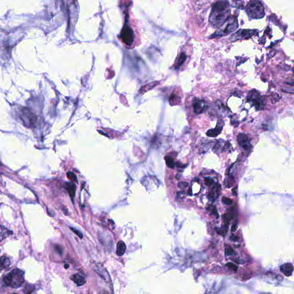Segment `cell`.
I'll return each mask as SVG.
<instances>
[{
	"label": "cell",
	"mask_w": 294,
	"mask_h": 294,
	"mask_svg": "<svg viewBox=\"0 0 294 294\" xmlns=\"http://www.w3.org/2000/svg\"><path fill=\"white\" fill-rule=\"evenodd\" d=\"M66 188L67 190V192L69 194L71 198L74 197L75 192H76V188L74 184L72 183H68L66 186Z\"/></svg>",
	"instance_id": "17"
},
{
	"label": "cell",
	"mask_w": 294,
	"mask_h": 294,
	"mask_svg": "<svg viewBox=\"0 0 294 294\" xmlns=\"http://www.w3.org/2000/svg\"><path fill=\"white\" fill-rule=\"evenodd\" d=\"M227 229L228 228H227V227H224V228H221V229H217V231L218 234H219L220 235L225 236L227 233Z\"/></svg>",
	"instance_id": "23"
},
{
	"label": "cell",
	"mask_w": 294,
	"mask_h": 294,
	"mask_svg": "<svg viewBox=\"0 0 294 294\" xmlns=\"http://www.w3.org/2000/svg\"><path fill=\"white\" fill-rule=\"evenodd\" d=\"M67 177L72 182H78L77 177V175L75 174L74 173H72L71 171H68L67 173Z\"/></svg>",
	"instance_id": "21"
},
{
	"label": "cell",
	"mask_w": 294,
	"mask_h": 294,
	"mask_svg": "<svg viewBox=\"0 0 294 294\" xmlns=\"http://www.w3.org/2000/svg\"><path fill=\"white\" fill-rule=\"evenodd\" d=\"M24 272L20 269H15L4 276L3 282L7 286L17 288L21 286L24 282Z\"/></svg>",
	"instance_id": "2"
},
{
	"label": "cell",
	"mask_w": 294,
	"mask_h": 294,
	"mask_svg": "<svg viewBox=\"0 0 294 294\" xmlns=\"http://www.w3.org/2000/svg\"></svg>",
	"instance_id": "33"
},
{
	"label": "cell",
	"mask_w": 294,
	"mask_h": 294,
	"mask_svg": "<svg viewBox=\"0 0 294 294\" xmlns=\"http://www.w3.org/2000/svg\"><path fill=\"white\" fill-rule=\"evenodd\" d=\"M207 210H208V211L210 212V213H211L212 214H213L216 215V216H217V217H219V216H218V213H217V210H216V208H215L214 206H212V205H209L208 207L207 208Z\"/></svg>",
	"instance_id": "22"
},
{
	"label": "cell",
	"mask_w": 294,
	"mask_h": 294,
	"mask_svg": "<svg viewBox=\"0 0 294 294\" xmlns=\"http://www.w3.org/2000/svg\"><path fill=\"white\" fill-rule=\"evenodd\" d=\"M126 249V247L125 243L122 241H120L117 244V250H116L117 255L119 256H121L125 252Z\"/></svg>",
	"instance_id": "14"
},
{
	"label": "cell",
	"mask_w": 294,
	"mask_h": 294,
	"mask_svg": "<svg viewBox=\"0 0 294 294\" xmlns=\"http://www.w3.org/2000/svg\"><path fill=\"white\" fill-rule=\"evenodd\" d=\"M10 264H11L10 259H9L7 257H6V256H1V264H0V267H1V270L5 268L9 267L10 265Z\"/></svg>",
	"instance_id": "18"
},
{
	"label": "cell",
	"mask_w": 294,
	"mask_h": 294,
	"mask_svg": "<svg viewBox=\"0 0 294 294\" xmlns=\"http://www.w3.org/2000/svg\"><path fill=\"white\" fill-rule=\"evenodd\" d=\"M280 271L287 276H290L292 274L294 268L290 263H287L280 267Z\"/></svg>",
	"instance_id": "12"
},
{
	"label": "cell",
	"mask_w": 294,
	"mask_h": 294,
	"mask_svg": "<svg viewBox=\"0 0 294 294\" xmlns=\"http://www.w3.org/2000/svg\"><path fill=\"white\" fill-rule=\"evenodd\" d=\"M225 253L227 255H231L234 253V251L231 248H226L225 250Z\"/></svg>",
	"instance_id": "28"
},
{
	"label": "cell",
	"mask_w": 294,
	"mask_h": 294,
	"mask_svg": "<svg viewBox=\"0 0 294 294\" xmlns=\"http://www.w3.org/2000/svg\"><path fill=\"white\" fill-rule=\"evenodd\" d=\"M194 111L197 114L204 113L207 110L208 106L206 102L202 100L195 99L193 102Z\"/></svg>",
	"instance_id": "8"
},
{
	"label": "cell",
	"mask_w": 294,
	"mask_h": 294,
	"mask_svg": "<svg viewBox=\"0 0 294 294\" xmlns=\"http://www.w3.org/2000/svg\"><path fill=\"white\" fill-rule=\"evenodd\" d=\"M121 37L122 42L128 46H131L134 43V31L126 23L122 30Z\"/></svg>",
	"instance_id": "6"
},
{
	"label": "cell",
	"mask_w": 294,
	"mask_h": 294,
	"mask_svg": "<svg viewBox=\"0 0 294 294\" xmlns=\"http://www.w3.org/2000/svg\"><path fill=\"white\" fill-rule=\"evenodd\" d=\"M165 159L167 165L171 169H173L175 167V162L173 159L168 156H165Z\"/></svg>",
	"instance_id": "20"
},
{
	"label": "cell",
	"mask_w": 294,
	"mask_h": 294,
	"mask_svg": "<svg viewBox=\"0 0 294 294\" xmlns=\"http://www.w3.org/2000/svg\"><path fill=\"white\" fill-rule=\"evenodd\" d=\"M68 267H69V265H68V264H66V265H64V268H65L66 269H67V268H68Z\"/></svg>",
	"instance_id": "32"
},
{
	"label": "cell",
	"mask_w": 294,
	"mask_h": 294,
	"mask_svg": "<svg viewBox=\"0 0 294 294\" xmlns=\"http://www.w3.org/2000/svg\"><path fill=\"white\" fill-rule=\"evenodd\" d=\"M204 183L207 186H211L214 183V181L211 178H204Z\"/></svg>",
	"instance_id": "26"
},
{
	"label": "cell",
	"mask_w": 294,
	"mask_h": 294,
	"mask_svg": "<svg viewBox=\"0 0 294 294\" xmlns=\"http://www.w3.org/2000/svg\"><path fill=\"white\" fill-rule=\"evenodd\" d=\"M238 27L239 24L237 19L233 16L229 17L225 22V23L220 28H218V29L214 33L210 36V39L227 35L235 31Z\"/></svg>",
	"instance_id": "3"
},
{
	"label": "cell",
	"mask_w": 294,
	"mask_h": 294,
	"mask_svg": "<svg viewBox=\"0 0 294 294\" xmlns=\"http://www.w3.org/2000/svg\"><path fill=\"white\" fill-rule=\"evenodd\" d=\"M178 187L181 189H183L184 190L185 188H187V186H188V183L186 182H184V181H183V182H180L178 183Z\"/></svg>",
	"instance_id": "24"
},
{
	"label": "cell",
	"mask_w": 294,
	"mask_h": 294,
	"mask_svg": "<svg viewBox=\"0 0 294 294\" xmlns=\"http://www.w3.org/2000/svg\"><path fill=\"white\" fill-rule=\"evenodd\" d=\"M247 99L249 102L252 103L257 110L263 109L264 106L263 98L258 91L255 90H251L248 94Z\"/></svg>",
	"instance_id": "5"
},
{
	"label": "cell",
	"mask_w": 294,
	"mask_h": 294,
	"mask_svg": "<svg viewBox=\"0 0 294 294\" xmlns=\"http://www.w3.org/2000/svg\"><path fill=\"white\" fill-rule=\"evenodd\" d=\"M71 229L72 231L76 235H78L80 239H82L83 235L80 231L77 230H76V229H73V228H72V227H71Z\"/></svg>",
	"instance_id": "27"
},
{
	"label": "cell",
	"mask_w": 294,
	"mask_h": 294,
	"mask_svg": "<svg viewBox=\"0 0 294 294\" xmlns=\"http://www.w3.org/2000/svg\"><path fill=\"white\" fill-rule=\"evenodd\" d=\"M226 265H227V267H229V268H230V269H231V270H233V271H237V267H236L235 265L234 264H233L232 263H228V264H226Z\"/></svg>",
	"instance_id": "29"
},
{
	"label": "cell",
	"mask_w": 294,
	"mask_h": 294,
	"mask_svg": "<svg viewBox=\"0 0 294 294\" xmlns=\"http://www.w3.org/2000/svg\"><path fill=\"white\" fill-rule=\"evenodd\" d=\"M237 140L239 146L243 148L244 149L247 150L249 149V148L251 147L250 141L245 134H239L237 136Z\"/></svg>",
	"instance_id": "9"
},
{
	"label": "cell",
	"mask_w": 294,
	"mask_h": 294,
	"mask_svg": "<svg viewBox=\"0 0 294 294\" xmlns=\"http://www.w3.org/2000/svg\"><path fill=\"white\" fill-rule=\"evenodd\" d=\"M248 15L252 19H261L264 16V8L260 1H251L246 7Z\"/></svg>",
	"instance_id": "4"
},
{
	"label": "cell",
	"mask_w": 294,
	"mask_h": 294,
	"mask_svg": "<svg viewBox=\"0 0 294 294\" xmlns=\"http://www.w3.org/2000/svg\"><path fill=\"white\" fill-rule=\"evenodd\" d=\"M222 126H220V125H217L215 128L214 129H212L208 130L207 133H206V134L207 136H208V137H214L217 136L219 134H221V131H222Z\"/></svg>",
	"instance_id": "13"
},
{
	"label": "cell",
	"mask_w": 294,
	"mask_h": 294,
	"mask_svg": "<svg viewBox=\"0 0 294 294\" xmlns=\"http://www.w3.org/2000/svg\"><path fill=\"white\" fill-rule=\"evenodd\" d=\"M220 190L221 186L218 183H216L212 188V191L209 194L208 198L212 201H215L219 196Z\"/></svg>",
	"instance_id": "10"
},
{
	"label": "cell",
	"mask_w": 294,
	"mask_h": 294,
	"mask_svg": "<svg viewBox=\"0 0 294 294\" xmlns=\"http://www.w3.org/2000/svg\"><path fill=\"white\" fill-rule=\"evenodd\" d=\"M71 279L78 286H83V285L85 284V283H86V280H85V278H84L83 276H82V275L78 274H76L72 275V276L71 277Z\"/></svg>",
	"instance_id": "11"
},
{
	"label": "cell",
	"mask_w": 294,
	"mask_h": 294,
	"mask_svg": "<svg viewBox=\"0 0 294 294\" xmlns=\"http://www.w3.org/2000/svg\"><path fill=\"white\" fill-rule=\"evenodd\" d=\"M157 84H158V83L157 82H152L149 83V84H147V85H145V86L142 87V88L140 90V92L143 93V94L144 93H146L147 91L153 89L154 87L157 85Z\"/></svg>",
	"instance_id": "19"
},
{
	"label": "cell",
	"mask_w": 294,
	"mask_h": 294,
	"mask_svg": "<svg viewBox=\"0 0 294 294\" xmlns=\"http://www.w3.org/2000/svg\"><path fill=\"white\" fill-rule=\"evenodd\" d=\"M222 202L224 203V204H227V205H230L233 203V201L231 200V199L229 198H227V197H225V196H224L222 198Z\"/></svg>",
	"instance_id": "25"
},
{
	"label": "cell",
	"mask_w": 294,
	"mask_h": 294,
	"mask_svg": "<svg viewBox=\"0 0 294 294\" xmlns=\"http://www.w3.org/2000/svg\"><path fill=\"white\" fill-rule=\"evenodd\" d=\"M255 31L249 30V29H240L236 32L235 33L232 35L230 38L231 42H235V40L241 39L242 38H248L250 37L255 34Z\"/></svg>",
	"instance_id": "7"
},
{
	"label": "cell",
	"mask_w": 294,
	"mask_h": 294,
	"mask_svg": "<svg viewBox=\"0 0 294 294\" xmlns=\"http://www.w3.org/2000/svg\"><path fill=\"white\" fill-rule=\"evenodd\" d=\"M230 10L227 1H217L213 5L209 16V23L212 27L220 28L229 17Z\"/></svg>",
	"instance_id": "1"
},
{
	"label": "cell",
	"mask_w": 294,
	"mask_h": 294,
	"mask_svg": "<svg viewBox=\"0 0 294 294\" xmlns=\"http://www.w3.org/2000/svg\"><path fill=\"white\" fill-rule=\"evenodd\" d=\"M237 224H234V225L232 226V227H231V231H235V230H236V229H237Z\"/></svg>",
	"instance_id": "31"
},
{
	"label": "cell",
	"mask_w": 294,
	"mask_h": 294,
	"mask_svg": "<svg viewBox=\"0 0 294 294\" xmlns=\"http://www.w3.org/2000/svg\"><path fill=\"white\" fill-rule=\"evenodd\" d=\"M56 250L58 251V252L60 253V254H62V252H63V251H62V249L59 246H56Z\"/></svg>",
	"instance_id": "30"
},
{
	"label": "cell",
	"mask_w": 294,
	"mask_h": 294,
	"mask_svg": "<svg viewBox=\"0 0 294 294\" xmlns=\"http://www.w3.org/2000/svg\"><path fill=\"white\" fill-rule=\"evenodd\" d=\"M181 97L176 92H173L169 97V103L171 105H178L181 102Z\"/></svg>",
	"instance_id": "15"
},
{
	"label": "cell",
	"mask_w": 294,
	"mask_h": 294,
	"mask_svg": "<svg viewBox=\"0 0 294 294\" xmlns=\"http://www.w3.org/2000/svg\"><path fill=\"white\" fill-rule=\"evenodd\" d=\"M186 59H187V55H186V54L184 52H182L181 54V55H179L178 59V61H177V63L175 64V69L177 70V69H178L179 67H181V66L186 62Z\"/></svg>",
	"instance_id": "16"
}]
</instances>
